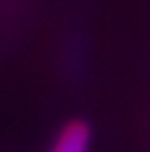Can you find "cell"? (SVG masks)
<instances>
[{
	"label": "cell",
	"mask_w": 150,
	"mask_h": 152,
	"mask_svg": "<svg viewBox=\"0 0 150 152\" xmlns=\"http://www.w3.org/2000/svg\"><path fill=\"white\" fill-rule=\"evenodd\" d=\"M92 130L85 121H70L58 132L49 152H90Z\"/></svg>",
	"instance_id": "obj_1"
}]
</instances>
